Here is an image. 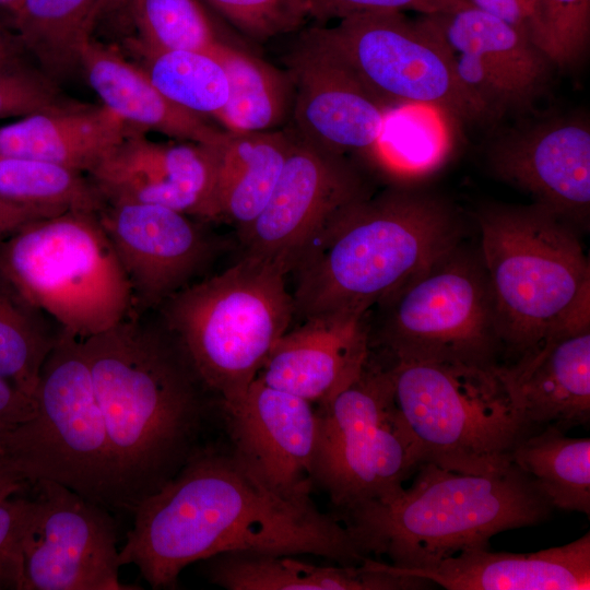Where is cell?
<instances>
[{"label": "cell", "instance_id": "obj_15", "mask_svg": "<svg viewBox=\"0 0 590 590\" xmlns=\"http://www.w3.org/2000/svg\"><path fill=\"white\" fill-rule=\"evenodd\" d=\"M417 21L489 118L529 108L548 83L554 64L547 56L523 32L487 12L469 4Z\"/></svg>", "mask_w": 590, "mask_h": 590}, {"label": "cell", "instance_id": "obj_7", "mask_svg": "<svg viewBox=\"0 0 590 590\" xmlns=\"http://www.w3.org/2000/svg\"><path fill=\"white\" fill-rule=\"evenodd\" d=\"M0 273L79 340L135 311L130 282L97 212L71 210L23 225L0 240Z\"/></svg>", "mask_w": 590, "mask_h": 590}, {"label": "cell", "instance_id": "obj_16", "mask_svg": "<svg viewBox=\"0 0 590 590\" xmlns=\"http://www.w3.org/2000/svg\"><path fill=\"white\" fill-rule=\"evenodd\" d=\"M102 224L130 282L135 310L156 309L201 280L220 250L219 239L199 222L148 203H108Z\"/></svg>", "mask_w": 590, "mask_h": 590}, {"label": "cell", "instance_id": "obj_11", "mask_svg": "<svg viewBox=\"0 0 590 590\" xmlns=\"http://www.w3.org/2000/svg\"><path fill=\"white\" fill-rule=\"evenodd\" d=\"M317 411L314 483L342 512L394 497L422 463L389 367L370 351L359 375Z\"/></svg>", "mask_w": 590, "mask_h": 590}, {"label": "cell", "instance_id": "obj_36", "mask_svg": "<svg viewBox=\"0 0 590 590\" xmlns=\"http://www.w3.org/2000/svg\"><path fill=\"white\" fill-rule=\"evenodd\" d=\"M86 105L66 95L47 74L24 64L0 69V119L63 113Z\"/></svg>", "mask_w": 590, "mask_h": 590}, {"label": "cell", "instance_id": "obj_22", "mask_svg": "<svg viewBox=\"0 0 590 590\" xmlns=\"http://www.w3.org/2000/svg\"><path fill=\"white\" fill-rule=\"evenodd\" d=\"M499 369L535 430L589 423L590 326L554 333Z\"/></svg>", "mask_w": 590, "mask_h": 590}, {"label": "cell", "instance_id": "obj_25", "mask_svg": "<svg viewBox=\"0 0 590 590\" xmlns=\"http://www.w3.org/2000/svg\"><path fill=\"white\" fill-rule=\"evenodd\" d=\"M81 67L103 105L132 128L206 146L216 145L226 133L204 116L169 101L142 68L113 48L91 39L81 52Z\"/></svg>", "mask_w": 590, "mask_h": 590}, {"label": "cell", "instance_id": "obj_6", "mask_svg": "<svg viewBox=\"0 0 590 590\" xmlns=\"http://www.w3.org/2000/svg\"><path fill=\"white\" fill-rule=\"evenodd\" d=\"M286 274L279 263L243 253L155 309L219 402L245 393L288 330L294 304Z\"/></svg>", "mask_w": 590, "mask_h": 590}, {"label": "cell", "instance_id": "obj_43", "mask_svg": "<svg viewBox=\"0 0 590 590\" xmlns=\"http://www.w3.org/2000/svg\"><path fill=\"white\" fill-rule=\"evenodd\" d=\"M59 213L10 201L0 196V240L31 221Z\"/></svg>", "mask_w": 590, "mask_h": 590}, {"label": "cell", "instance_id": "obj_31", "mask_svg": "<svg viewBox=\"0 0 590 590\" xmlns=\"http://www.w3.org/2000/svg\"><path fill=\"white\" fill-rule=\"evenodd\" d=\"M512 462L533 480L552 507L590 515V438L568 437L546 426L516 447Z\"/></svg>", "mask_w": 590, "mask_h": 590}, {"label": "cell", "instance_id": "obj_17", "mask_svg": "<svg viewBox=\"0 0 590 590\" xmlns=\"http://www.w3.org/2000/svg\"><path fill=\"white\" fill-rule=\"evenodd\" d=\"M219 406L231 450L249 471L280 494L310 496L319 426L311 402L257 377Z\"/></svg>", "mask_w": 590, "mask_h": 590}, {"label": "cell", "instance_id": "obj_3", "mask_svg": "<svg viewBox=\"0 0 590 590\" xmlns=\"http://www.w3.org/2000/svg\"><path fill=\"white\" fill-rule=\"evenodd\" d=\"M446 199L394 182L340 212L291 272L294 318L365 315L463 240Z\"/></svg>", "mask_w": 590, "mask_h": 590}, {"label": "cell", "instance_id": "obj_1", "mask_svg": "<svg viewBox=\"0 0 590 590\" xmlns=\"http://www.w3.org/2000/svg\"><path fill=\"white\" fill-rule=\"evenodd\" d=\"M119 550L153 588H172L190 564L226 553L316 555L355 565L362 553L345 523L310 496L275 492L232 452L199 448L132 509Z\"/></svg>", "mask_w": 590, "mask_h": 590}, {"label": "cell", "instance_id": "obj_21", "mask_svg": "<svg viewBox=\"0 0 590 590\" xmlns=\"http://www.w3.org/2000/svg\"><path fill=\"white\" fill-rule=\"evenodd\" d=\"M368 355V314L310 318L278 340L258 378L319 406L359 375Z\"/></svg>", "mask_w": 590, "mask_h": 590}, {"label": "cell", "instance_id": "obj_13", "mask_svg": "<svg viewBox=\"0 0 590 590\" xmlns=\"http://www.w3.org/2000/svg\"><path fill=\"white\" fill-rule=\"evenodd\" d=\"M34 486L22 590L139 589L119 580L116 524L105 506L55 482Z\"/></svg>", "mask_w": 590, "mask_h": 590}, {"label": "cell", "instance_id": "obj_8", "mask_svg": "<svg viewBox=\"0 0 590 590\" xmlns=\"http://www.w3.org/2000/svg\"><path fill=\"white\" fill-rule=\"evenodd\" d=\"M384 359L397 405L413 433L422 463L482 474L512 463V452L536 432L504 380L499 364Z\"/></svg>", "mask_w": 590, "mask_h": 590}, {"label": "cell", "instance_id": "obj_39", "mask_svg": "<svg viewBox=\"0 0 590 590\" xmlns=\"http://www.w3.org/2000/svg\"><path fill=\"white\" fill-rule=\"evenodd\" d=\"M33 499L9 497L0 502V589L22 590V543Z\"/></svg>", "mask_w": 590, "mask_h": 590}, {"label": "cell", "instance_id": "obj_34", "mask_svg": "<svg viewBox=\"0 0 590 590\" xmlns=\"http://www.w3.org/2000/svg\"><path fill=\"white\" fill-rule=\"evenodd\" d=\"M150 81L169 101L201 116L215 117L228 97V81L210 52L172 50L142 54Z\"/></svg>", "mask_w": 590, "mask_h": 590}, {"label": "cell", "instance_id": "obj_5", "mask_svg": "<svg viewBox=\"0 0 590 590\" xmlns=\"http://www.w3.org/2000/svg\"><path fill=\"white\" fill-rule=\"evenodd\" d=\"M476 221L503 352L516 358L590 326V266L574 224L538 203L488 204Z\"/></svg>", "mask_w": 590, "mask_h": 590}, {"label": "cell", "instance_id": "obj_23", "mask_svg": "<svg viewBox=\"0 0 590 590\" xmlns=\"http://www.w3.org/2000/svg\"><path fill=\"white\" fill-rule=\"evenodd\" d=\"M391 567L448 590H589L590 533L565 545L532 553L492 552L480 547L463 551L425 569Z\"/></svg>", "mask_w": 590, "mask_h": 590}, {"label": "cell", "instance_id": "obj_18", "mask_svg": "<svg viewBox=\"0 0 590 590\" xmlns=\"http://www.w3.org/2000/svg\"><path fill=\"white\" fill-rule=\"evenodd\" d=\"M293 133L321 150L373 161L389 110L308 31L287 56Z\"/></svg>", "mask_w": 590, "mask_h": 590}, {"label": "cell", "instance_id": "obj_44", "mask_svg": "<svg viewBox=\"0 0 590 590\" xmlns=\"http://www.w3.org/2000/svg\"><path fill=\"white\" fill-rule=\"evenodd\" d=\"M25 48L16 34L0 22V69L22 66Z\"/></svg>", "mask_w": 590, "mask_h": 590}, {"label": "cell", "instance_id": "obj_35", "mask_svg": "<svg viewBox=\"0 0 590 590\" xmlns=\"http://www.w3.org/2000/svg\"><path fill=\"white\" fill-rule=\"evenodd\" d=\"M141 54L211 52L221 40L197 0H130Z\"/></svg>", "mask_w": 590, "mask_h": 590}, {"label": "cell", "instance_id": "obj_40", "mask_svg": "<svg viewBox=\"0 0 590 590\" xmlns=\"http://www.w3.org/2000/svg\"><path fill=\"white\" fill-rule=\"evenodd\" d=\"M309 17L318 23L341 20L354 14L412 10L421 14L456 10L469 3L465 0H304Z\"/></svg>", "mask_w": 590, "mask_h": 590}, {"label": "cell", "instance_id": "obj_38", "mask_svg": "<svg viewBox=\"0 0 590 590\" xmlns=\"http://www.w3.org/2000/svg\"><path fill=\"white\" fill-rule=\"evenodd\" d=\"M542 51L554 66L567 67L586 52L590 39V0H541Z\"/></svg>", "mask_w": 590, "mask_h": 590}, {"label": "cell", "instance_id": "obj_14", "mask_svg": "<svg viewBox=\"0 0 590 590\" xmlns=\"http://www.w3.org/2000/svg\"><path fill=\"white\" fill-rule=\"evenodd\" d=\"M291 132L292 145L268 203L238 234L244 253L279 263L287 273L340 212L371 193L363 173L345 155Z\"/></svg>", "mask_w": 590, "mask_h": 590}, {"label": "cell", "instance_id": "obj_45", "mask_svg": "<svg viewBox=\"0 0 590 590\" xmlns=\"http://www.w3.org/2000/svg\"><path fill=\"white\" fill-rule=\"evenodd\" d=\"M23 485L22 482L0 465V502L13 496Z\"/></svg>", "mask_w": 590, "mask_h": 590}, {"label": "cell", "instance_id": "obj_29", "mask_svg": "<svg viewBox=\"0 0 590 590\" xmlns=\"http://www.w3.org/2000/svg\"><path fill=\"white\" fill-rule=\"evenodd\" d=\"M457 122L432 106L389 108L373 162L398 178L397 184L413 185L445 164L453 143L448 127Z\"/></svg>", "mask_w": 590, "mask_h": 590}, {"label": "cell", "instance_id": "obj_4", "mask_svg": "<svg viewBox=\"0 0 590 590\" xmlns=\"http://www.w3.org/2000/svg\"><path fill=\"white\" fill-rule=\"evenodd\" d=\"M409 488L343 512L364 555H386L402 570L429 568L463 551L488 547L499 532L545 520L552 506L514 462L474 474L423 462Z\"/></svg>", "mask_w": 590, "mask_h": 590}, {"label": "cell", "instance_id": "obj_12", "mask_svg": "<svg viewBox=\"0 0 590 590\" xmlns=\"http://www.w3.org/2000/svg\"><path fill=\"white\" fill-rule=\"evenodd\" d=\"M307 31L388 108L432 106L458 122L489 118L457 79L440 44L403 12L354 14Z\"/></svg>", "mask_w": 590, "mask_h": 590}, {"label": "cell", "instance_id": "obj_30", "mask_svg": "<svg viewBox=\"0 0 590 590\" xmlns=\"http://www.w3.org/2000/svg\"><path fill=\"white\" fill-rule=\"evenodd\" d=\"M99 1L22 0L13 15L16 35L50 79L81 66Z\"/></svg>", "mask_w": 590, "mask_h": 590}, {"label": "cell", "instance_id": "obj_32", "mask_svg": "<svg viewBox=\"0 0 590 590\" xmlns=\"http://www.w3.org/2000/svg\"><path fill=\"white\" fill-rule=\"evenodd\" d=\"M0 273V375L33 398L42 367L62 335Z\"/></svg>", "mask_w": 590, "mask_h": 590}, {"label": "cell", "instance_id": "obj_37", "mask_svg": "<svg viewBox=\"0 0 590 590\" xmlns=\"http://www.w3.org/2000/svg\"><path fill=\"white\" fill-rule=\"evenodd\" d=\"M247 37L266 42L300 30L309 17L304 0H206Z\"/></svg>", "mask_w": 590, "mask_h": 590}, {"label": "cell", "instance_id": "obj_26", "mask_svg": "<svg viewBox=\"0 0 590 590\" xmlns=\"http://www.w3.org/2000/svg\"><path fill=\"white\" fill-rule=\"evenodd\" d=\"M133 129L103 104L30 115L0 128V157L42 160L88 174Z\"/></svg>", "mask_w": 590, "mask_h": 590}, {"label": "cell", "instance_id": "obj_2", "mask_svg": "<svg viewBox=\"0 0 590 590\" xmlns=\"http://www.w3.org/2000/svg\"><path fill=\"white\" fill-rule=\"evenodd\" d=\"M110 450L117 507L168 482L198 449L210 393L155 309L81 340Z\"/></svg>", "mask_w": 590, "mask_h": 590}, {"label": "cell", "instance_id": "obj_19", "mask_svg": "<svg viewBox=\"0 0 590 590\" xmlns=\"http://www.w3.org/2000/svg\"><path fill=\"white\" fill-rule=\"evenodd\" d=\"M87 175L106 204H156L201 221L221 220L211 146L188 141L157 143L133 129Z\"/></svg>", "mask_w": 590, "mask_h": 590}, {"label": "cell", "instance_id": "obj_42", "mask_svg": "<svg viewBox=\"0 0 590 590\" xmlns=\"http://www.w3.org/2000/svg\"><path fill=\"white\" fill-rule=\"evenodd\" d=\"M34 412V399L0 375V432L28 420Z\"/></svg>", "mask_w": 590, "mask_h": 590}, {"label": "cell", "instance_id": "obj_46", "mask_svg": "<svg viewBox=\"0 0 590 590\" xmlns=\"http://www.w3.org/2000/svg\"><path fill=\"white\" fill-rule=\"evenodd\" d=\"M22 0H0V8L10 11L13 15L19 11Z\"/></svg>", "mask_w": 590, "mask_h": 590}, {"label": "cell", "instance_id": "obj_28", "mask_svg": "<svg viewBox=\"0 0 590 590\" xmlns=\"http://www.w3.org/2000/svg\"><path fill=\"white\" fill-rule=\"evenodd\" d=\"M212 54L228 81V97L214 117L232 132L272 131L292 113L294 84L290 73L220 40Z\"/></svg>", "mask_w": 590, "mask_h": 590}, {"label": "cell", "instance_id": "obj_10", "mask_svg": "<svg viewBox=\"0 0 590 590\" xmlns=\"http://www.w3.org/2000/svg\"><path fill=\"white\" fill-rule=\"evenodd\" d=\"M368 324L369 350L385 359L500 364L487 275L463 241L377 303Z\"/></svg>", "mask_w": 590, "mask_h": 590}, {"label": "cell", "instance_id": "obj_41", "mask_svg": "<svg viewBox=\"0 0 590 590\" xmlns=\"http://www.w3.org/2000/svg\"><path fill=\"white\" fill-rule=\"evenodd\" d=\"M470 5L487 12L517 27L542 50L541 0H465Z\"/></svg>", "mask_w": 590, "mask_h": 590}, {"label": "cell", "instance_id": "obj_24", "mask_svg": "<svg viewBox=\"0 0 590 590\" xmlns=\"http://www.w3.org/2000/svg\"><path fill=\"white\" fill-rule=\"evenodd\" d=\"M208 579L228 590H420L430 581L366 557L355 565H318L293 555L226 553L206 559Z\"/></svg>", "mask_w": 590, "mask_h": 590}, {"label": "cell", "instance_id": "obj_20", "mask_svg": "<svg viewBox=\"0 0 590 590\" xmlns=\"http://www.w3.org/2000/svg\"><path fill=\"white\" fill-rule=\"evenodd\" d=\"M492 172L576 227L590 213V128L583 119H554L516 129L488 154Z\"/></svg>", "mask_w": 590, "mask_h": 590}, {"label": "cell", "instance_id": "obj_33", "mask_svg": "<svg viewBox=\"0 0 590 590\" xmlns=\"http://www.w3.org/2000/svg\"><path fill=\"white\" fill-rule=\"evenodd\" d=\"M0 196L56 213L71 210L99 213L106 205L87 174L23 157H0Z\"/></svg>", "mask_w": 590, "mask_h": 590}, {"label": "cell", "instance_id": "obj_27", "mask_svg": "<svg viewBox=\"0 0 590 590\" xmlns=\"http://www.w3.org/2000/svg\"><path fill=\"white\" fill-rule=\"evenodd\" d=\"M290 129L227 131L211 146L216 157L221 220L245 231L268 203L292 145Z\"/></svg>", "mask_w": 590, "mask_h": 590}, {"label": "cell", "instance_id": "obj_9", "mask_svg": "<svg viewBox=\"0 0 590 590\" xmlns=\"http://www.w3.org/2000/svg\"><path fill=\"white\" fill-rule=\"evenodd\" d=\"M33 399L34 414L0 432V465L23 484L55 482L117 507L106 429L81 340L62 333Z\"/></svg>", "mask_w": 590, "mask_h": 590}]
</instances>
